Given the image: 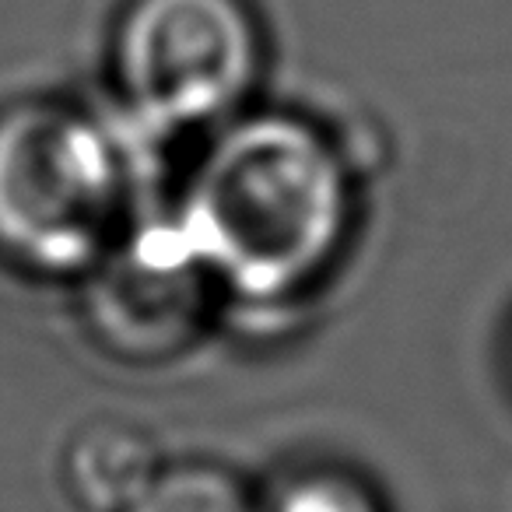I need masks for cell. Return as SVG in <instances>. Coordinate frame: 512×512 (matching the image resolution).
Returning <instances> with one entry per match:
<instances>
[{
    "mask_svg": "<svg viewBox=\"0 0 512 512\" xmlns=\"http://www.w3.org/2000/svg\"><path fill=\"white\" fill-rule=\"evenodd\" d=\"M348 221L351 172L334 144L292 116H249L193 172L176 228L200 271L281 302L327 271Z\"/></svg>",
    "mask_w": 512,
    "mask_h": 512,
    "instance_id": "1",
    "label": "cell"
},
{
    "mask_svg": "<svg viewBox=\"0 0 512 512\" xmlns=\"http://www.w3.org/2000/svg\"><path fill=\"white\" fill-rule=\"evenodd\" d=\"M127 211L120 141L60 106L0 116V253L67 278L102 264Z\"/></svg>",
    "mask_w": 512,
    "mask_h": 512,
    "instance_id": "2",
    "label": "cell"
},
{
    "mask_svg": "<svg viewBox=\"0 0 512 512\" xmlns=\"http://www.w3.org/2000/svg\"><path fill=\"white\" fill-rule=\"evenodd\" d=\"M116 64L127 106L148 127H200L246 99L260 43L239 0H134Z\"/></svg>",
    "mask_w": 512,
    "mask_h": 512,
    "instance_id": "3",
    "label": "cell"
},
{
    "mask_svg": "<svg viewBox=\"0 0 512 512\" xmlns=\"http://www.w3.org/2000/svg\"><path fill=\"white\" fill-rule=\"evenodd\" d=\"M67 488L88 512H127L162 474L158 442L120 418L92 421L67 449Z\"/></svg>",
    "mask_w": 512,
    "mask_h": 512,
    "instance_id": "4",
    "label": "cell"
},
{
    "mask_svg": "<svg viewBox=\"0 0 512 512\" xmlns=\"http://www.w3.org/2000/svg\"><path fill=\"white\" fill-rule=\"evenodd\" d=\"M127 512H267L253 502L246 484L211 463L162 467L151 488Z\"/></svg>",
    "mask_w": 512,
    "mask_h": 512,
    "instance_id": "5",
    "label": "cell"
},
{
    "mask_svg": "<svg viewBox=\"0 0 512 512\" xmlns=\"http://www.w3.org/2000/svg\"><path fill=\"white\" fill-rule=\"evenodd\" d=\"M267 512H379V502L355 477L316 470L288 484Z\"/></svg>",
    "mask_w": 512,
    "mask_h": 512,
    "instance_id": "6",
    "label": "cell"
}]
</instances>
